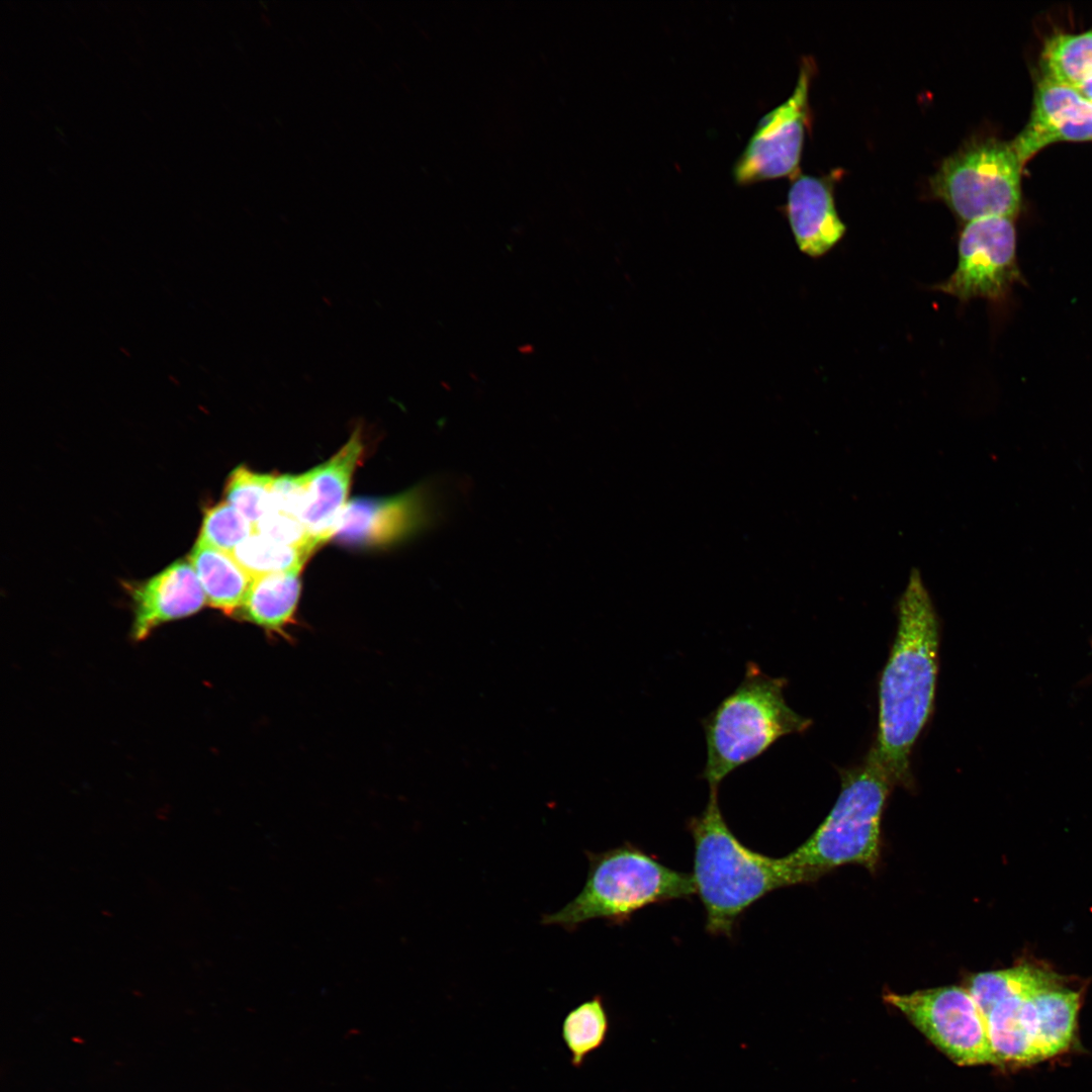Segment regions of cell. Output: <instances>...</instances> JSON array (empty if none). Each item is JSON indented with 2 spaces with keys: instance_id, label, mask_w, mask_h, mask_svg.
I'll use <instances>...</instances> for the list:
<instances>
[{
  "instance_id": "obj_1",
  "label": "cell",
  "mask_w": 1092,
  "mask_h": 1092,
  "mask_svg": "<svg viewBox=\"0 0 1092 1092\" xmlns=\"http://www.w3.org/2000/svg\"><path fill=\"white\" fill-rule=\"evenodd\" d=\"M938 620L920 577L898 604V628L879 689V729L871 750L895 785H907L909 756L932 711L938 671Z\"/></svg>"
},
{
  "instance_id": "obj_2",
  "label": "cell",
  "mask_w": 1092,
  "mask_h": 1092,
  "mask_svg": "<svg viewBox=\"0 0 1092 1092\" xmlns=\"http://www.w3.org/2000/svg\"><path fill=\"white\" fill-rule=\"evenodd\" d=\"M710 788L704 811L690 819L693 880L706 913V930L730 936L740 916L772 891L803 884L786 855L771 857L745 846L727 825Z\"/></svg>"
},
{
  "instance_id": "obj_3",
  "label": "cell",
  "mask_w": 1092,
  "mask_h": 1092,
  "mask_svg": "<svg viewBox=\"0 0 1092 1092\" xmlns=\"http://www.w3.org/2000/svg\"><path fill=\"white\" fill-rule=\"evenodd\" d=\"M785 677L748 661L741 682L703 719L707 759L702 778L710 788L757 758L784 736L806 731L811 720L786 702Z\"/></svg>"
},
{
  "instance_id": "obj_4",
  "label": "cell",
  "mask_w": 1092,
  "mask_h": 1092,
  "mask_svg": "<svg viewBox=\"0 0 1092 1092\" xmlns=\"http://www.w3.org/2000/svg\"><path fill=\"white\" fill-rule=\"evenodd\" d=\"M585 854L589 867L583 888L559 911L544 914L542 924L567 931L597 918L623 924L649 905L696 894L692 875L666 867L629 842Z\"/></svg>"
},
{
  "instance_id": "obj_5",
  "label": "cell",
  "mask_w": 1092,
  "mask_h": 1092,
  "mask_svg": "<svg viewBox=\"0 0 1092 1092\" xmlns=\"http://www.w3.org/2000/svg\"><path fill=\"white\" fill-rule=\"evenodd\" d=\"M895 783L870 751L859 765L843 770L841 791L823 822L786 855L803 884L836 868L860 864L873 871L881 850V822Z\"/></svg>"
},
{
  "instance_id": "obj_6",
  "label": "cell",
  "mask_w": 1092,
  "mask_h": 1092,
  "mask_svg": "<svg viewBox=\"0 0 1092 1092\" xmlns=\"http://www.w3.org/2000/svg\"><path fill=\"white\" fill-rule=\"evenodd\" d=\"M1022 167L1011 142L974 139L941 162L930 188L965 222L1012 218L1020 205Z\"/></svg>"
},
{
  "instance_id": "obj_7",
  "label": "cell",
  "mask_w": 1092,
  "mask_h": 1092,
  "mask_svg": "<svg viewBox=\"0 0 1092 1092\" xmlns=\"http://www.w3.org/2000/svg\"><path fill=\"white\" fill-rule=\"evenodd\" d=\"M884 1000L957 1065H998L985 1016L967 987L889 992Z\"/></svg>"
},
{
  "instance_id": "obj_8",
  "label": "cell",
  "mask_w": 1092,
  "mask_h": 1092,
  "mask_svg": "<svg viewBox=\"0 0 1092 1092\" xmlns=\"http://www.w3.org/2000/svg\"><path fill=\"white\" fill-rule=\"evenodd\" d=\"M1018 277L1012 218L986 217L966 223L959 236L954 271L932 288L961 301L996 300Z\"/></svg>"
},
{
  "instance_id": "obj_9",
  "label": "cell",
  "mask_w": 1092,
  "mask_h": 1092,
  "mask_svg": "<svg viewBox=\"0 0 1092 1092\" xmlns=\"http://www.w3.org/2000/svg\"><path fill=\"white\" fill-rule=\"evenodd\" d=\"M813 65L811 59L803 60L791 96L758 121L733 168L738 184L793 176L797 172L809 122Z\"/></svg>"
},
{
  "instance_id": "obj_10",
  "label": "cell",
  "mask_w": 1092,
  "mask_h": 1092,
  "mask_svg": "<svg viewBox=\"0 0 1092 1092\" xmlns=\"http://www.w3.org/2000/svg\"><path fill=\"white\" fill-rule=\"evenodd\" d=\"M436 500L418 487L387 498H356L347 504L334 536L354 545H386L403 540L432 523Z\"/></svg>"
},
{
  "instance_id": "obj_11",
  "label": "cell",
  "mask_w": 1092,
  "mask_h": 1092,
  "mask_svg": "<svg viewBox=\"0 0 1092 1092\" xmlns=\"http://www.w3.org/2000/svg\"><path fill=\"white\" fill-rule=\"evenodd\" d=\"M1092 141V102L1075 87L1041 77L1024 128L1011 141L1024 165L1050 144Z\"/></svg>"
},
{
  "instance_id": "obj_12",
  "label": "cell",
  "mask_w": 1092,
  "mask_h": 1092,
  "mask_svg": "<svg viewBox=\"0 0 1092 1092\" xmlns=\"http://www.w3.org/2000/svg\"><path fill=\"white\" fill-rule=\"evenodd\" d=\"M132 637L145 639L162 623L198 612L206 603L199 578L190 563L177 561L132 589Z\"/></svg>"
},
{
  "instance_id": "obj_13",
  "label": "cell",
  "mask_w": 1092,
  "mask_h": 1092,
  "mask_svg": "<svg viewBox=\"0 0 1092 1092\" xmlns=\"http://www.w3.org/2000/svg\"><path fill=\"white\" fill-rule=\"evenodd\" d=\"M786 214L798 248L813 258L828 253L845 234L832 187L823 178L809 175L794 178L788 191Z\"/></svg>"
},
{
  "instance_id": "obj_14",
  "label": "cell",
  "mask_w": 1092,
  "mask_h": 1092,
  "mask_svg": "<svg viewBox=\"0 0 1092 1092\" xmlns=\"http://www.w3.org/2000/svg\"><path fill=\"white\" fill-rule=\"evenodd\" d=\"M363 443L359 431L330 460L309 470L307 495L300 521L321 544L334 536L347 506L354 470L361 458Z\"/></svg>"
},
{
  "instance_id": "obj_15",
  "label": "cell",
  "mask_w": 1092,
  "mask_h": 1092,
  "mask_svg": "<svg viewBox=\"0 0 1092 1092\" xmlns=\"http://www.w3.org/2000/svg\"><path fill=\"white\" fill-rule=\"evenodd\" d=\"M1080 995L1060 985L1041 988L1027 998V1009L1042 1061L1066 1052L1075 1040Z\"/></svg>"
},
{
  "instance_id": "obj_16",
  "label": "cell",
  "mask_w": 1092,
  "mask_h": 1092,
  "mask_svg": "<svg viewBox=\"0 0 1092 1092\" xmlns=\"http://www.w3.org/2000/svg\"><path fill=\"white\" fill-rule=\"evenodd\" d=\"M1033 992L1007 995L984 1014L998 1065L1042 1061L1026 1010V999Z\"/></svg>"
},
{
  "instance_id": "obj_17",
  "label": "cell",
  "mask_w": 1092,
  "mask_h": 1092,
  "mask_svg": "<svg viewBox=\"0 0 1092 1092\" xmlns=\"http://www.w3.org/2000/svg\"><path fill=\"white\" fill-rule=\"evenodd\" d=\"M190 564L210 606L229 615L241 610L253 578L231 552L198 539L190 554Z\"/></svg>"
},
{
  "instance_id": "obj_18",
  "label": "cell",
  "mask_w": 1092,
  "mask_h": 1092,
  "mask_svg": "<svg viewBox=\"0 0 1092 1092\" xmlns=\"http://www.w3.org/2000/svg\"><path fill=\"white\" fill-rule=\"evenodd\" d=\"M300 570L253 578L241 608L244 617L268 631H282L291 622L298 604Z\"/></svg>"
},
{
  "instance_id": "obj_19",
  "label": "cell",
  "mask_w": 1092,
  "mask_h": 1092,
  "mask_svg": "<svg viewBox=\"0 0 1092 1092\" xmlns=\"http://www.w3.org/2000/svg\"><path fill=\"white\" fill-rule=\"evenodd\" d=\"M1042 77L1076 86L1092 75V30L1051 35L1040 56Z\"/></svg>"
},
{
  "instance_id": "obj_20",
  "label": "cell",
  "mask_w": 1092,
  "mask_h": 1092,
  "mask_svg": "<svg viewBox=\"0 0 1092 1092\" xmlns=\"http://www.w3.org/2000/svg\"><path fill=\"white\" fill-rule=\"evenodd\" d=\"M1060 982L1053 972L1031 965L978 973L968 979L967 989L983 1015L1001 998L1018 992H1033Z\"/></svg>"
},
{
  "instance_id": "obj_21",
  "label": "cell",
  "mask_w": 1092,
  "mask_h": 1092,
  "mask_svg": "<svg viewBox=\"0 0 1092 1092\" xmlns=\"http://www.w3.org/2000/svg\"><path fill=\"white\" fill-rule=\"evenodd\" d=\"M610 1020L603 998L596 995L573 1009L564 1017L561 1036L574 1068H580L588 1055L606 1041Z\"/></svg>"
},
{
  "instance_id": "obj_22",
  "label": "cell",
  "mask_w": 1092,
  "mask_h": 1092,
  "mask_svg": "<svg viewBox=\"0 0 1092 1092\" xmlns=\"http://www.w3.org/2000/svg\"><path fill=\"white\" fill-rule=\"evenodd\" d=\"M312 550L276 542L257 532L233 552V556L252 578L301 569Z\"/></svg>"
},
{
  "instance_id": "obj_23",
  "label": "cell",
  "mask_w": 1092,
  "mask_h": 1092,
  "mask_svg": "<svg viewBox=\"0 0 1092 1092\" xmlns=\"http://www.w3.org/2000/svg\"><path fill=\"white\" fill-rule=\"evenodd\" d=\"M274 478L272 475L253 472L244 466L238 467L226 482V502L255 527L269 511Z\"/></svg>"
},
{
  "instance_id": "obj_24",
  "label": "cell",
  "mask_w": 1092,
  "mask_h": 1092,
  "mask_svg": "<svg viewBox=\"0 0 1092 1092\" xmlns=\"http://www.w3.org/2000/svg\"><path fill=\"white\" fill-rule=\"evenodd\" d=\"M255 527L235 507L223 502L204 515L199 539L226 552L254 534Z\"/></svg>"
},
{
  "instance_id": "obj_25",
  "label": "cell",
  "mask_w": 1092,
  "mask_h": 1092,
  "mask_svg": "<svg viewBox=\"0 0 1092 1092\" xmlns=\"http://www.w3.org/2000/svg\"><path fill=\"white\" fill-rule=\"evenodd\" d=\"M255 531L276 542L313 549L318 545L300 520L270 511L255 526Z\"/></svg>"
},
{
  "instance_id": "obj_26",
  "label": "cell",
  "mask_w": 1092,
  "mask_h": 1092,
  "mask_svg": "<svg viewBox=\"0 0 1092 1092\" xmlns=\"http://www.w3.org/2000/svg\"><path fill=\"white\" fill-rule=\"evenodd\" d=\"M309 471L299 475L275 477L269 500V511L300 520L307 495ZM302 523V522H301Z\"/></svg>"
},
{
  "instance_id": "obj_27",
  "label": "cell",
  "mask_w": 1092,
  "mask_h": 1092,
  "mask_svg": "<svg viewBox=\"0 0 1092 1092\" xmlns=\"http://www.w3.org/2000/svg\"><path fill=\"white\" fill-rule=\"evenodd\" d=\"M1085 98L1092 102V75L1074 86Z\"/></svg>"
}]
</instances>
